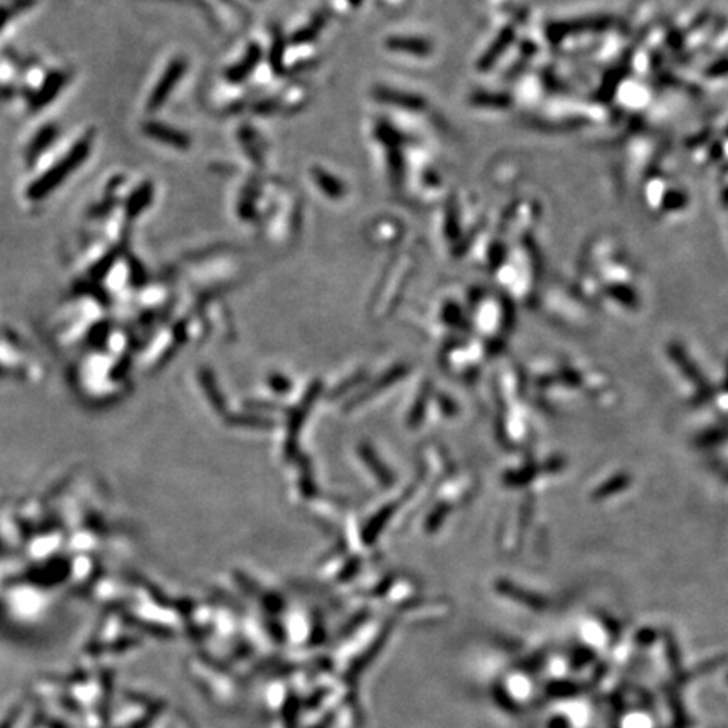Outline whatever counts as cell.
Here are the masks:
<instances>
[{
	"mask_svg": "<svg viewBox=\"0 0 728 728\" xmlns=\"http://www.w3.org/2000/svg\"><path fill=\"white\" fill-rule=\"evenodd\" d=\"M90 149H91V137H84L81 140H78V142L73 145V149L69 150V152L66 154L63 159H61L59 164H56L54 167H51L49 171L41 177V179H37L34 184L29 187V191H27V197H29V199H32V201H37V199H42V197L48 196L49 192L54 189V187H58L61 182H63L66 177H68L69 174L74 171V169L81 166V164L84 162V159H86L88 154H90Z\"/></svg>",
	"mask_w": 728,
	"mask_h": 728,
	"instance_id": "cell-1",
	"label": "cell"
},
{
	"mask_svg": "<svg viewBox=\"0 0 728 728\" xmlns=\"http://www.w3.org/2000/svg\"><path fill=\"white\" fill-rule=\"evenodd\" d=\"M184 69L186 63L182 59H176L169 64L167 71L164 73V76L161 78V81H159L156 90L152 93V98H150L149 101V110H157V108L167 100V96L171 95L174 86H176L182 74H184Z\"/></svg>",
	"mask_w": 728,
	"mask_h": 728,
	"instance_id": "cell-2",
	"label": "cell"
},
{
	"mask_svg": "<svg viewBox=\"0 0 728 728\" xmlns=\"http://www.w3.org/2000/svg\"><path fill=\"white\" fill-rule=\"evenodd\" d=\"M145 131H147L152 139H156V140H159V142H164L167 145H172V147L186 149L187 145H189V139H187L182 131L174 130L167 125L147 124L145 125Z\"/></svg>",
	"mask_w": 728,
	"mask_h": 728,
	"instance_id": "cell-3",
	"label": "cell"
},
{
	"mask_svg": "<svg viewBox=\"0 0 728 728\" xmlns=\"http://www.w3.org/2000/svg\"><path fill=\"white\" fill-rule=\"evenodd\" d=\"M66 83V76L63 73H53L51 76L46 79V83L42 84L41 90L37 95L32 98L31 101V106L32 110H39L41 106H44L46 103H49L53 98L58 95V91L63 88V84Z\"/></svg>",
	"mask_w": 728,
	"mask_h": 728,
	"instance_id": "cell-4",
	"label": "cell"
},
{
	"mask_svg": "<svg viewBox=\"0 0 728 728\" xmlns=\"http://www.w3.org/2000/svg\"><path fill=\"white\" fill-rule=\"evenodd\" d=\"M258 61H260V48H258V46H251V48L248 49L245 59L239 61L236 66H233L231 71L228 73V78L234 83L241 81V79H245L248 74L253 71V68L258 64Z\"/></svg>",
	"mask_w": 728,
	"mask_h": 728,
	"instance_id": "cell-5",
	"label": "cell"
},
{
	"mask_svg": "<svg viewBox=\"0 0 728 728\" xmlns=\"http://www.w3.org/2000/svg\"><path fill=\"white\" fill-rule=\"evenodd\" d=\"M152 186L144 184L130 196L129 203H126V214H129V218H137V214L147 208L150 199H152Z\"/></svg>",
	"mask_w": 728,
	"mask_h": 728,
	"instance_id": "cell-6",
	"label": "cell"
},
{
	"mask_svg": "<svg viewBox=\"0 0 728 728\" xmlns=\"http://www.w3.org/2000/svg\"><path fill=\"white\" fill-rule=\"evenodd\" d=\"M377 98H379V100H383V101H387V103H393V105H400V106L412 108V110H417V106L422 105L418 98L407 95V93L389 90V88H378V90H377Z\"/></svg>",
	"mask_w": 728,
	"mask_h": 728,
	"instance_id": "cell-7",
	"label": "cell"
},
{
	"mask_svg": "<svg viewBox=\"0 0 728 728\" xmlns=\"http://www.w3.org/2000/svg\"><path fill=\"white\" fill-rule=\"evenodd\" d=\"M314 177H316L319 187H321L329 197H341L344 194V186H342V182L339 179H336V177H332L329 172L321 171V169H314Z\"/></svg>",
	"mask_w": 728,
	"mask_h": 728,
	"instance_id": "cell-8",
	"label": "cell"
},
{
	"mask_svg": "<svg viewBox=\"0 0 728 728\" xmlns=\"http://www.w3.org/2000/svg\"><path fill=\"white\" fill-rule=\"evenodd\" d=\"M54 139H56V129H54L53 125H49V126H46V129H42L39 131V135H37V137L32 140L29 150H27V159H29V162L31 164L34 162L36 159L39 157L42 152H44L46 147H48V145L53 142Z\"/></svg>",
	"mask_w": 728,
	"mask_h": 728,
	"instance_id": "cell-9",
	"label": "cell"
},
{
	"mask_svg": "<svg viewBox=\"0 0 728 728\" xmlns=\"http://www.w3.org/2000/svg\"><path fill=\"white\" fill-rule=\"evenodd\" d=\"M388 48L394 51H408V53H425L427 44L420 39H410V37H393L388 39Z\"/></svg>",
	"mask_w": 728,
	"mask_h": 728,
	"instance_id": "cell-10",
	"label": "cell"
},
{
	"mask_svg": "<svg viewBox=\"0 0 728 728\" xmlns=\"http://www.w3.org/2000/svg\"><path fill=\"white\" fill-rule=\"evenodd\" d=\"M9 16H11V14H9L7 11H0V29H2L4 24H6V22H7Z\"/></svg>",
	"mask_w": 728,
	"mask_h": 728,
	"instance_id": "cell-11",
	"label": "cell"
}]
</instances>
